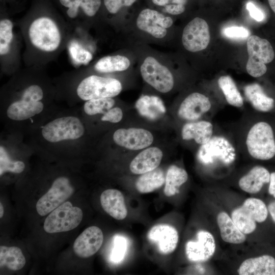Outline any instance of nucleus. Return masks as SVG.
<instances>
[{"label":"nucleus","mask_w":275,"mask_h":275,"mask_svg":"<svg viewBox=\"0 0 275 275\" xmlns=\"http://www.w3.org/2000/svg\"><path fill=\"white\" fill-rule=\"evenodd\" d=\"M215 248L212 234L206 230H200L196 234V240L186 242L185 250L189 261L200 262L209 259L214 254Z\"/></svg>","instance_id":"obj_14"},{"label":"nucleus","mask_w":275,"mask_h":275,"mask_svg":"<svg viewBox=\"0 0 275 275\" xmlns=\"http://www.w3.org/2000/svg\"><path fill=\"white\" fill-rule=\"evenodd\" d=\"M25 258L21 249L16 246H0V266L12 270H18L23 267Z\"/></svg>","instance_id":"obj_27"},{"label":"nucleus","mask_w":275,"mask_h":275,"mask_svg":"<svg viewBox=\"0 0 275 275\" xmlns=\"http://www.w3.org/2000/svg\"><path fill=\"white\" fill-rule=\"evenodd\" d=\"M123 115V112L121 108L114 106L97 116H101L100 120L102 122L117 123L121 121Z\"/></svg>","instance_id":"obj_37"},{"label":"nucleus","mask_w":275,"mask_h":275,"mask_svg":"<svg viewBox=\"0 0 275 275\" xmlns=\"http://www.w3.org/2000/svg\"><path fill=\"white\" fill-rule=\"evenodd\" d=\"M122 90L121 82L112 77L92 75L84 78L78 84L76 92L84 101L104 98H114Z\"/></svg>","instance_id":"obj_4"},{"label":"nucleus","mask_w":275,"mask_h":275,"mask_svg":"<svg viewBox=\"0 0 275 275\" xmlns=\"http://www.w3.org/2000/svg\"><path fill=\"white\" fill-rule=\"evenodd\" d=\"M69 50L72 60L75 63L86 65L92 59V54L76 41H72Z\"/></svg>","instance_id":"obj_34"},{"label":"nucleus","mask_w":275,"mask_h":275,"mask_svg":"<svg viewBox=\"0 0 275 275\" xmlns=\"http://www.w3.org/2000/svg\"><path fill=\"white\" fill-rule=\"evenodd\" d=\"M13 23L8 19H4L0 21V54L1 56L7 54L10 50L11 41L13 39Z\"/></svg>","instance_id":"obj_33"},{"label":"nucleus","mask_w":275,"mask_h":275,"mask_svg":"<svg viewBox=\"0 0 275 275\" xmlns=\"http://www.w3.org/2000/svg\"><path fill=\"white\" fill-rule=\"evenodd\" d=\"M246 8L251 17L256 21L260 22L264 19V15L263 12L252 2H249L247 4Z\"/></svg>","instance_id":"obj_40"},{"label":"nucleus","mask_w":275,"mask_h":275,"mask_svg":"<svg viewBox=\"0 0 275 275\" xmlns=\"http://www.w3.org/2000/svg\"><path fill=\"white\" fill-rule=\"evenodd\" d=\"M223 34L229 38H244L250 36V32L242 26H233L223 30Z\"/></svg>","instance_id":"obj_38"},{"label":"nucleus","mask_w":275,"mask_h":275,"mask_svg":"<svg viewBox=\"0 0 275 275\" xmlns=\"http://www.w3.org/2000/svg\"><path fill=\"white\" fill-rule=\"evenodd\" d=\"M103 241V234L100 228L96 226L89 227L74 241V252L80 258H89L97 252Z\"/></svg>","instance_id":"obj_16"},{"label":"nucleus","mask_w":275,"mask_h":275,"mask_svg":"<svg viewBox=\"0 0 275 275\" xmlns=\"http://www.w3.org/2000/svg\"><path fill=\"white\" fill-rule=\"evenodd\" d=\"M217 82L228 104L238 108L243 106V98L231 76H222L218 78Z\"/></svg>","instance_id":"obj_29"},{"label":"nucleus","mask_w":275,"mask_h":275,"mask_svg":"<svg viewBox=\"0 0 275 275\" xmlns=\"http://www.w3.org/2000/svg\"><path fill=\"white\" fill-rule=\"evenodd\" d=\"M217 108L214 107L209 98L195 92L188 95L180 103L177 114L182 120L188 122L201 120L205 115L212 116Z\"/></svg>","instance_id":"obj_11"},{"label":"nucleus","mask_w":275,"mask_h":275,"mask_svg":"<svg viewBox=\"0 0 275 275\" xmlns=\"http://www.w3.org/2000/svg\"><path fill=\"white\" fill-rule=\"evenodd\" d=\"M29 37L35 47L45 52L56 50L61 41L57 25L47 17H39L32 22L29 29Z\"/></svg>","instance_id":"obj_7"},{"label":"nucleus","mask_w":275,"mask_h":275,"mask_svg":"<svg viewBox=\"0 0 275 275\" xmlns=\"http://www.w3.org/2000/svg\"><path fill=\"white\" fill-rule=\"evenodd\" d=\"M132 64L130 58L125 54L107 56L100 59L94 65V69L102 73L122 72L128 70Z\"/></svg>","instance_id":"obj_25"},{"label":"nucleus","mask_w":275,"mask_h":275,"mask_svg":"<svg viewBox=\"0 0 275 275\" xmlns=\"http://www.w3.org/2000/svg\"><path fill=\"white\" fill-rule=\"evenodd\" d=\"M113 98H104L86 101L82 108V117H93L113 107L115 104Z\"/></svg>","instance_id":"obj_30"},{"label":"nucleus","mask_w":275,"mask_h":275,"mask_svg":"<svg viewBox=\"0 0 275 275\" xmlns=\"http://www.w3.org/2000/svg\"><path fill=\"white\" fill-rule=\"evenodd\" d=\"M217 223L224 241L233 244H240L245 241V234L240 231L226 212L222 211L218 214Z\"/></svg>","instance_id":"obj_24"},{"label":"nucleus","mask_w":275,"mask_h":275,"mask_svg":"<svg viewBox=\"0 0 275 275\" xmlns=\"http://www.w3.org/2000/svg\"><path fill=\"white\" fill-rule=\"evenodd\" d=\"M165 180L163 171L156 169L139 177L135 182V187L140 193H149L162 186Z\"/></svg>","instance_id":"obj_26"},{"label":"nucleus","mask_w":275,"mask_h":275,"mask_svg":"<svg viewBox=\"0 0 275 275\" xmlns=\"http://www.w3.org/2000/svg\"><path fill=\"white\" fill-rule=\"evenodd\" d=\"M115 144L131 150L147 148L153 142V136L148 130L139 128H120L116 130L113 135Z\"/></svg>","instance_id":"obj_13"},{"label":"nucleus","mask_w":275,"mask_h":275,"mask_svg":"<svg viewBox=\"0 0 275 275\" xmlns=\"http://www.w3.org/2000/svg\"><path fill=\"white\" fill-rule=\"evenodd\" d=\"M25 165L23 161L15 160L11 157L5 147L0 146V176L4 173L10 172L20 174L23 172Z\"/></svg>","instance_id":"obj_31"},{"label":"nucleus","mask_w":275,"mask_h":275,"mask_svg":"<svg viewBox=\"0 0 275 275\" xmlns=\"http://www.w3.org/2000/svg\"><path fill=\"white\" fill-rule=\"evenodd\" d=\"M138 50V64L144 80L159 92H170L174 88L175 80L167 65L166 56L144 48Z\"/></svg>","instance_id":"obj_3"},{"label":"nucleus","mask_w":275,"mask_h":275,"mask_svg":"<svg viewBox=\"0 0 275 275\" xmlns=\"http://www.w3.org/2000/svg\"><path fill=\"white\" fill-rule=\"evenodd\" d=\"M215 131L211 121L201 120L188 122L182 127L181 138L185 141H193L199 147L208 142Z\"/></svg>","instance_id":"obj_17"},{"label":"nucleus","mask_w":275,"mask_h":275,"mask_svg":"<svg viewBox=\"0 0 275 275\" xmlns=\"http://www.w3.org/2000/svg\"><path fill=\"white\" fill-rule=\"evenodd\" d=\"M235 140L238 151L252 158L268 160L275 156V137L272 126L264 121L253 119L252 113L243 117Z\"/></svg>","instance_id":"obj_2"},{"label":"nucleus","mask_w":275,"mask_h":275,"mask_svg":"<svg viewBox=\"0 0 275 275\" xmlns=\"http://www.w3.org/2000/svg\"><path fill=\"white\" fill-rule=\"evenodd\" d=\"M237 271L240 275H275V259L268 255L247 259Z\"/></svg>","instance_id":"obj_20"},{"label":"nucleus","mask_w":275,"mask_h":275,"mask_svg":"<svg viewBox=\"0 0 275 275\" xmlns=\"http://www.w3.org/2000/svg\"><path fill=\"white\" fill-rule=\"evenodd\" d=\"M210 40V34L207 22L203 18L195 17L184 28L181 37L184 48L191 52L206 49Z\"/></svg>","instance_id":"obj_12"},{"label":"nucleus","mask_w":275,"mask_h":275,"mask_svg":"<svg viewBox=\"0 0 275 275\" xmlns=\"http://www.w3.org/2000/svg\"><path fill=\"white\" fill-rule=\"evenodd\" d=\"M269 5L275 14V0H267Z\"/></svg>","instance_id":"obj_43"},{"label":"nucleus","mask_w":275,"mask_h":275,"mask_svg":"<svg viewBox=\"0 0 275 275\" xmlns=\"http://www.w3.org/2000/svg\"><path fill=\"white\" fill-rule=\"evenodd\" d=\"M4 215V207L2 204L0 203V217L2 218Z\"/></svg>","instance_id":"obj_44"},{"label":"nucleus","mask_w":275,"mask_h":275,"mask_svg":"<svg viewBox=\"0 0 275 275\" xmlns=\"http://www.w3.org/2000/svg\"><path fill=\"white\" fill-rule=\"evenodd\" d=\"M83 217L81 209L65 201L52 211L46 218L43 225L48 233L67 232L76 228Z\"/></svg>","instance_id":"obj_9"},{"label":"nucleus","mask_w":275,"mask_h":275,"mask_svg":"<svg viewBox=\"0 0 275 275\" xmlns=\"http://www.w3.org/2000/svg\"><path fill=\"white\" fill-rule=\"evenodd\" d=\"M102 2V0H80V8L86 15L92 17L99 11Z\"/></svg>","instance_id":"obj_36"},{"label":"nucleus","mask_w":275,"mask_h":275,"mask_svg":"<svg viewBox=\"0 0 275 275\" xmlns=\"http://www.w3.org/2000/svg\"><path fill=\"white\" fill-rule=\"evenodd\" d=\"M100 201L103 209L117 220L124 219L127 215L123 194L116 189H108L101 194Z\"/></svg>","instance_id":"obj_19"},{"label":"nucleus","mask_w":275,"mask_h":275,"mask_svg":"<svg viewBox=\"0 0 275 275\" xmlns=\"http://www.w3.org/2000/svg\"><path fill=\"white\" fill-rule=\"evenodd\" d=\"M270 175L264 167L255 166L240 178L238 185L246 193L256 194L261 190L264 184L269 183Z\"/></svg>","instance_id":"obj_21"},{"label":"nucleus","mask_w":275,"mask_h":275,"mask_svg":"<svg viewBox=\"0 0 275 275\" xmlns=\"http://www.w3.org/2000/svg\"><path fill=\"white\" fill-rule=\"evenodd\" d=\"M188 174L183 168L175 165L169 167L167 171L164 193L167 197H171L179 192L178 188L187 181Z\"/></svg>","instance_id":"obj_28"},{"label":"nucleus","mask_w":275,"mask_h":275,"mask_svg":"<svg viewBox=\"0 0 275 275\" xmlns=\"http://www.w3.org/2000/svg\"><path fill=\"white\" fill-rule=\"evenodd\" d=\"M268 193L275 198V172H272L270 175Z\"/></svg>","instance_id":"obj_41"},{"label":"nucleus","mask_w":275,"mask_h":275,"mask_svg":"<svg viewBox=\"0 0 275 275\" xmlns=\"http://www.w3.org/2000/svg\"><path fill=\"white\" fill-rule=\"evenodd\" d=\"M267 208L273 222L275 223V201L271 202L268 205Z\"/></svg>","instance_id":"obj_42"},{"label":"nucleus","mask_w":275,"mask_h":275,"mask_svg":"<svg viewBox=\"0 0 275 275\" xmlns=\"http://www.w3.org/2000/svg\"><path fill=\"white\" fill-rule=\"evenodd\" d=\"M33 151L51 153H80L87 134L80 112L58 109L28 133Z\"/></svg>","instance_id":"obj_1"},{"label":"nucleus","mask_w":275,"mask_h":275,"mask_svg":"<svg viewBox=\"0 0 275 275\" xmlns=\"http://www.w3.org/2000/svg\"><path fill=\"white\" fill-rule=\"evenodd\" d=\"M148 240L156 248L158 252L168 255L176 249L179 239L178 233L172 226L159 224L153 226L147 235Z\"/></svg>","instance_id":"obj_15"},{"label":"nucleus","mask_w":275,"mask_h":275,"mask_svg":"<svg viewBox=\"0 0 275 275\" xmlns=\"http://www.w3.org/2000/svg\"><path fill=\"white\" fill-rule=\"evenodd\" d=\"M74 190L69 178L65 176L57 177L48 190L37 201L36 208L38 213L45 216L50 213L70 197Z\"/></svg>","instance_id":"obj_10"},{"label":"nucleus","mask_w":275,"mask_h":275,"mask_svg":"<svg viewBox=\"0 0 275 275\" xmlns=\"http://www.w3.org/2000/svg\"><path fill=\"white\" fill-rule=\"evenodd\" d=\"M267 215L268 208L264 202L257 198H250L232 211L231 218L241 232L249 234L255 230L256 223L264 222Z\"/></svg>","instance_id":"obj_6"},{"label":"nucleus","mask_w":275,"mask_h":275,"mask_svg":"<svg viewBox=\"0 0 275 275\" xmlns=\"http://www.w3.org/2000/svg\"><path fill=\"white\" fill-rule=\"evenodd\" d=\"M62 5L68 8L67 15L71 18L77 16L80 8V0H59Z\"/></svg>","instance_id":"obj_39"},{"label":"nucleus","mask_w":275,"mask_h":275,"mask_svg":"<svg viewBox=\"0 0 275 275\" xmlns=\"http://www.w3.org/2000/svg\"><path fill=\"white\" fill-rule=\"evenodd\" d=\"M244 95L252 108L260 113L271 111L274 107V99L266 95L262 87L257 83L245 86Z\"/></svg>","instance_id":"obj_22"},{"label":"nucleus","mask_w":275,"mask_h":275,"mask_svg":"<svg viewBox=\"0 0 275 275\" xmlns=\"http://www.w3.org/2000/svg\"><path fill=\"white\" fill-rule=\"evenodd\" d=\"M163 156L162 151L158 147L146 148L131 161L129 169L134 174H143L157 168Z\"/></svg>","instance_id":"obj_18"},{"label":"nucleus","mask_w":275,"mask_h":275,"mask_svg":"<svg viewBox=\"0 0 275 275\" xmlns=\"http://www.w3.org/2000/svg\"><path fill=\"white\" fill-rule=\"evenodd\" d=\"M135 107L141 116L151 120L160 118L166 112L162 100L153 95L142 96L136 101Z\"/></svg>","instance_id":"obj_23"},{"label":"nucleus","mask_w":275,"mask_h":275,"mask_svg":"<svg viewBox=\"0 0 275 275\" xmlns=\"http://www.w3.org/2000/svg\"><path fill=\"white\" fill-rule=\"evenodd\" d=\"M142 1L131 14L133 26L137 33L155 41H165L168 30L160 26L159 18L162 12L151 8Z\"/></svg>","instance_id":"obj_5"},{"label":"nucleus","mask_w":275,"mask_h":275,"mask_svg":"<svg viewBox=\"0 0 275 275\" xmlns=\"http://www.w3.org/2000/svg\"><path fill=\"white\" fill-rule=\"evenodd\" d=\"M127 249L126 240L122 236H116L114 246L112 253V260L114 262H120L125 256Z\"/></svg>","instance_id":"obj_35"},{"label":"nucleus","mask_w":275,"mask_h":275,"mask_svg":"<svg viewBox=\"0 0 275 275\" xmlns=\"http://www.w3.org/2000/svg\"><path fill=\"white\" fill-rule=\"evenodd\" d=\"M142 0H103L106 10L111 14L131 13Z\"/></svg>","instance_id":"obj_32"},{"label":"nucleus","mask_w":275,"mask_h":275,"mask_svg":"<svg viewBox=\"0 0 275 275\" xmlns=\"http://www.w3.org/2000/svg\"><path fill=\"white\" fill-rule=\"evenodd\" d=\"M246 45L249 56L246 71L254 77H260L267 71L265 64L271 62L274 58L273 49L267 40L255 35L248 38Z\"/></svg>","instance_id":"obj_8"}]
</instances>
